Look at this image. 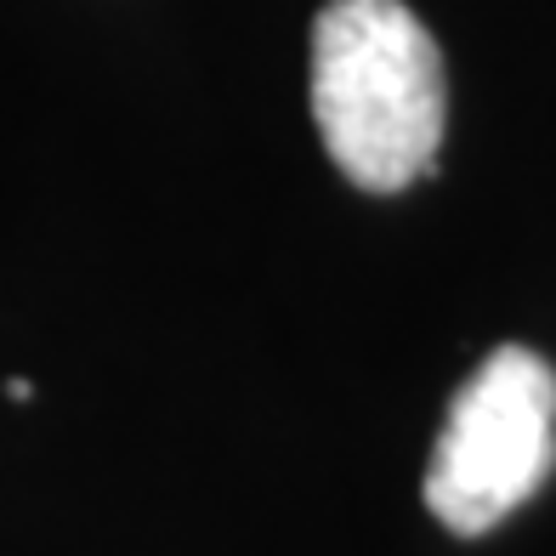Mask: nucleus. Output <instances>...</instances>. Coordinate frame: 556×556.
Wrapping results in <instances>:
<instances>
[{"label":"nucleus","mask_w":556,"mask_h":556,"mask_svg":"<svg viewBox=\"0 0 556 556\" xmlns=\"http://www.w3.org/2000/svg\"><path fill=\"white\" fill-rule=\"evenodd\" d=\"M556 466V369L534 346H494L454 392L426 466V505L460 540L500 528Z\"/></svg>","instance_id":"2"},{"label":"nucleus","mask_w":556,"mask_h":556,"mask_svg":"<svg viewBox=\"0 0 556 556\" xmlns=\"http://www.w3.org/2000/svg\"><path fill=\"white\" fill-rule=\"evenodd\" d=\"M443 52L403 0H330L313 23V119L336 170L397 193L443 142Z\"/></svg>","instance_id":"1"}]
</instances>
